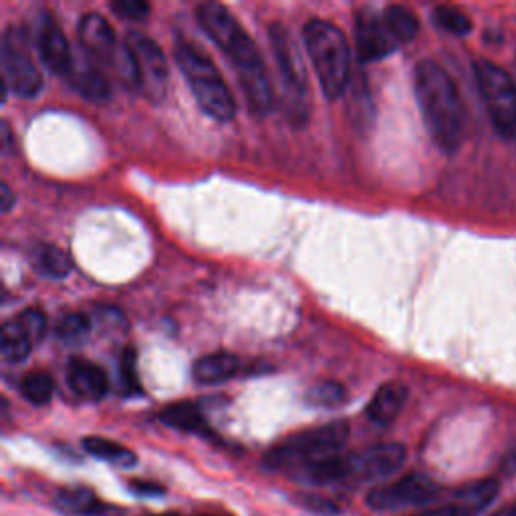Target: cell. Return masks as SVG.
<instances>
[{
  "mask_svg": "<svg viewBox=\"0 0 516 516\" xmlns=\"http://www.w3.org/2000/svg\"><path fill=\"white\" fill-rule=\"evenodd\" d=\"M204 33L232 61L240 87L244 89L248 107L254 115H267L275 105L271 77L252 37L240 27L236 17L218 3H204L196 11Z\"/></svg>",
  "mask_w": 516,
  "mask_h": 516,
  "instance_id": "obj_1",
  "label": "cell"
},
{
  "mask_svg": "<svg viewBox=\"0 0 516 516\" xmlns=\"http://www.w3.org/2000/svg\"><path fill=\"white\" fill-rule=\"evenodd\" d=\"M414 89L432 142L454 154L464 138V107L452 77L436 61H420L414 71Z\"/></svg>",
  "mask_w": 516,
  "mask_h": 516,
  "instance_id": "obj_2",
  "label": "cell"
},
{
  "mask_svg": "<svg viewBox=\"0 0 516 516\" xmlns=\"http://www.w3.org/2000/svg\"><path fill=\"white\" fill-rule=\"evenodd\" d=\"M309 59L327 99H339L351 77V49L347 37L333 23L313 19L303 29Z\"/></svg>",
  "mask_w": 516,
  "mask_h": 516,
  "instance_id": "obj_3",
  "label": "cell"
},
{
  "mask_svg": "<svg viewBox=\"0 0 516 516\" xmlns=\"http://www.w3.org/2000/svg\"><path fill=\"white\" fill-rule=\"evenodd\" d=\"M349 440V424L343 420L299 432L275 446L265 462L273 470L303 472L305 468L337 456Z\"/></svg>",
  "mask_w": 516,
  "mask_h": 516,
  "instance_id": "obj_4",
  "label": "cell"
},
{
  "mask_svg": "<svg viewBox=\"0 0 516 516\" xmlns=\"http://www.w3.org/2000/svg\"><path fill=\"white\" fill-rule=\"evenodd\" d=\"M269 41L279 65L283 111L293 125L303 127L311 115L309 77L303 63V55L283 23H275L269 27Z\"/></svg>",
  "mask_w": 516,
  "mask_h": 516,
  "instance_id": "obj_5",
  "label": "cell"
},
{
  "mask_svg": "<svg viewBox=\"0 0 516 516\" xmlns=\"http://www.w3.org/2000/svg\"><path fill=\"white\" fill-rule=\"evenodd\" d=\"M174 57L194 93L198 107L214 121H230L236 115V103L216 65L188 43L176 45Z\"/></svg>",
  "mask_w": 516,
  "mask_h": 516,
  "instance_id": "obj_6",
  "label": "cell"
},
{
  "mask_svg": "<svg viewBox=\"0 0 516 516\" xmlns=\"http://www.w3.org/2000/svg\"><path fill=\"white\" fill-rule=\"evenodd\" d=\"M474 77L494 132L510 140L516 136V81L488 59L474 61Z\"/></svg>",
  "mask_w": 516,
  "mask_h": 516,
  "instance_id": "obj_7",
  "label": "cell"
},
{
  "mask_svg": "<svg viewBox=\"0 0 516 516\" xmlns=\"http://www.w3.org/2000/svg\"><path fill=\"white\" fill-rule=\"evenodd\" d=\"M129 61V79L154 103L166 99L170 69L158 43L140 31H129L123 41Z\"/></svg>",
  "mask_w": 516,
  "mask_h": 516,
  "instance_id": "obj_8",
  "label": "cell"
},
{
  "mask_svg": "<svg viewBox=\"0 0 516 516\" xmlns=\"http://www.w3.org/2000/svg\"><path fill=\"white\" fill-rule=\"evenodd\" d=\"M0 63H3L5 95L13 91L19 97H35L41 91L43 77L29 53V41L21 29L9 27L5 31Z\"/></svg>",
  "mask_w": 516,
  "mask_h": 516,
  "instance_id": "obj_9",
  "label": "cell"
},
{
  "mask_svg": "<svg viewBox=\"0 0 516 516\" xmlns=\"http://www.w3.org/2000/svg\"><path fill=\"white\" fill-rule=\"evenodd\" d=\"M406 446L398 442L375 444L341 456L343 482H373L396 474L406 462Z\"/></svg>",
  "mask_w": 516,
  "mask_h": 516,
  "instance_id": "obj_10",
  "label": "cell"
},
{
  "mask_svg": "<svg viewBox=\"0 0 516 516\" xmlns=\"http://www.w3.org/2000/svg\"><path fill=\"white\" fill-rule=\"evenodd\" d=\"M440 496V486L426 474H408L392 484L373 488L367 494V506L379 512L408 506H426Z\"/></svg>",
  "mask_w": 516,
  "mask_h": 516,
  "instance_id": "obj_11",
  "label": "cell"
},
{
  "mask_svg": "<svg viewBox=\"0 0 516 516\" xmlns=\"http://www.w3.org/2000/svg\"><path fill=\"white\" fill-rule=\"evenodd\" d=\"M355 43L361 61H377L392 55L400 43L385 27L381 13L373 9H361L355 15Z\"/></svg>",
  "mask_w": 516,
  "mask_h": 516,
  "instance_id": "obj_12",
  "label": "cell"
},
{
  "mask_svg": "<svg viewBox=\"0 0 516 516\" xmlns=\"http://www.w3.org/2000/svg\"><path fill=\"white\" fill-rule=\"evenodd\" d=\"M77 33H79L81 47L91 57V61L103 63V65L119 63L117 39L105 17H101L99 13H87L79 21Z\"/></svg>",
  "mask_w": 516,
  "mask_h": 516,
  "instance_id": "obj_13",
  "label": "cell"
},
{
  "mask_svg": "<svg viewBox=\"0 0 516 516\" xmlns=\"http://www.w3.org/2000/svg\"><path fill=\"white\" fill-rule=\"evenodd\" d=\"M37 47L43 63L61 77H69L75 65V57L71 53L69 41L61 27L53 21V17H43L41 27L37 31Z\"/></svg>",
  "mask_w": 516,
  "mask_h": 516,
  "instance_id": "obj_14",
  "label": "cell"
},
{
  "mask_svg": "<svg viewBox=\"0 0 516 516\" xmlns=\"http://www.w3.org/2000/svg\"><path fill=\"white\" fill-rule=\"evenodd\" d=\"M67 383L75 396L87 402H97L109 392V379L105 371L85 359V357H71L67 363Z\"/></svg>",
  "mask_w": 516,
  "mask_h": 516,
  "instance_id": "obj_15",
  "label": "cell"
},
{
  "mask_svg": "<svg viewBox=\"0 0 516 516\" xmlns=\"http://www.w3.org/2000/svg\"><path fill=\"white\" fill-rule=\"evenodd\" d=\"M406 400H408L406 385L398 381L383 383L371 398L365 414L377 426H390L400 416Z\"/></svg>",
  "mask_w": 516,
  "mask_h": 516,
  "instance_id": "obj_16",
  "label": "cell"
},
{
  "mask_svg": "<svg viewBox=\"0 0 516 516\" xmlns=\"http://www.w3.org/2000/svg\"><path fill=\"white\" fill-rule=\"evenodd\" d=\"M498 488V480L494 478L476 480L458 488L452 494L450 504L464 516H478L484 508H488L494 502V498L498 496Z\"/></svg>",
  "mask_w": 516,
  "mask_h": 516,
  "instance_id": "obj_17",
  "label": "cell"
},
{
  "mask_svg": "<svg viewBox=\"0 0 516 516\" xmlns=\"http://www.w3.org/2000/svg\"><path fill=\"white\" fill-rule=\"evenodd\" d=\"M238 369H240V361L236 355L228 351H216L200 357L192 365V375L198 383L216 385L232 379L238 373Z\"/></svg>",
  "mask_w": 516,
  "mask_h": 516,
  "instance_id": "obj_18",
  "label": "cell"
},
{
  "mask_svg": "<svg viewBox=\"0 0 516 516\" xmlns=\"http://www.w3.org/2000/svg\"><path fill=\"white\" fill-rule=\"evenodd\" d=\"M57 506L63 512L75 516H117V506H109L101 502L91 490L87 488H67L61 490L57 496Z\"/></svg>",
  "mask_w": 516,
  "mask_h": 516,
  "instance_id": "obj_19",
  "label": "cell"
},
{
  "mask_svg": "<svg viewBox=\"0 0 516 516\" xmlns=\"http://www.w3.org/2000/svg\"><path fill=\"white\" fill-rule=\"evenodd\" d=\"M77 93L95 103H105L111 97V87L105 75L93 63H77L73 65L71 75L67 77Z\"/></svg>",
  "mask_w": 516,
  "mask_h": 516,
  "instance_id": "obj_20",
  "label": "cell"
},
{
  "mask_svg": "<svg viewBox=\"0 0 516 516\" xmlns=\"http://www.w3.org/2000/svg\"><path fill=\"white\" fill-rule=\"evenodd\" d=\"M160 422L174 430H180V432H188V434H196V436H204V438L212 436V430L206 424L200 408L190 402L168 406L166 410L160 412Z\"/></svg>",
  "mask_w": 516,
  "mask_h": 516,
  "instance_id": "obj_21",
  "label": "cell"
},
{
  "mask_svg": "<svg viewBox=\"0 0 516 516\" xmlns=\"http://www.w3.org/2000/svg\"><path fill=\"white\" fill-rule=\"evenodd\" d=\"M381 17H383L385 27L390 29V33L394 35V39H396L400 45H406V43L414 41L416 35H418V31H420L418 17H416L408 7L392 5V7L383 9Z\"/></svg>",
  "mask_w": 516,
  "mask_h": 516,
  "instance_id": "obj_22",
  "label": "cell"
},
{
  "mask_svg": "<svg viewBox=\"0 0 516 516\" xmlns=\"http://www.w3.org/2000/svg\"><path fill=\"white\" fill-rule=\"evenodd\" d=\"M83 448L91 454V456H95V458H99V460H105V462H111V464H115V466H123V468H129V466H134L136 464V454L129 450V448H125V446H121V444H117V442H113V440H107V438H101V436H89V438H85L83 440Z\"/></svg>",
  "mask_w": 516,
  "mask_h": 516,
  "instance_id": "obj_23",
  "label": "cell"
},
{
  "mask_svg": "<svg viewBox=\"0 0 516 516\" xmlns=\"http://www.w3.org/2000/svg\"><path fill=\"white\" fill-rule=\"evenodd\" d=\"M33 263L39 273H43L45 277H51V279H65L73 269L71 258L55 244H41L35 250Z\"/></svg>",
  "mask_w": 516,
  "mask_h": 516,
  "instance_id": "obj_24",
  "label": "cell"
},
{
  "mask_svg": "<svg viewBox=\"0 0 516 516\" xmlns=\"http://www.w3.org/2000/svg\"><path fill=\"white\" fill-rule=\"evenodd\" d=\"M35 343L9 319L0 331V353L3 359L9 363H19L25 361L31 353Z\"/></svg>",
  "mask_w": 516,
  "mask_h": 516,
  "instance_id": "obj_25",
  "label": "cell"
},
{
  "mask_svg": "<svg viewBox=\"0 0 516 516\" xmlns=\"http://www.w3.org/2000/svg\"><path fill=\"white\" fill-rule=\"evenodd\" d=\"M19 390L21 396L33 404V406H47L53 398V390H55V383L53 377L45 371H31L27 373L21 383H19Z\"/></svg>",
  "mask_w": 516,
  "mask_h": 516,
  "instance_id": "obj_26",
  "label": "cell"
},
{
  "mask_svg": "<svg viewBox=\"0 0 516 516\" xmlns=\"http://www.w3.org/2000/svg\"><path fill=\"white\" fill-rule=\"evenodd\" d=\"M89 333H91V321L77 311L61 315L55 325V335L65 345H81L87 341Z\"/></svg>",
  "mask_w": 516,
  "mask_h": 516,
  "instance_id": "obj_27",
  "label": "cell"
},
{
  "mask_svg": "<svg viewBox=\"0 0 516 516\" xmlns=\"http://www.w3.org/2000/svg\"><path fill=\"white\" fill-rule=\"evenodd\" d=\"M307 402L317 408H335L345 402V387L339 381H319L307 392Z\"/></svg>",
  "mask_w": 516,
  "mask_h": 516,
  "instance_id": "obj_28",
  "label": "cell"
},
{
  "mask_svg": "<svg viewBox=\"0 0 516 516\" xmlns=\"http://www.w3.org/2000/svg\"><path fill=\"white\" fill-rule=\"evenodd\" d=\"M434 21L442 31L456 37H466L472 31L470 17L456 7H438L434 11Z\"/></svg>",
  "mask_w": 516,
  "mask_h": 516,
  "instance_id": "obj_29",
  "label": "cell"
},
{
  "mask_svg": "<svg viewBox=\"0 0 516 516\" xmlns=\"http://www.w3.org/2000/svg\"><path fill=\"white\" fill-rule=\"evenodd\" d=\"M35 345L45 337L47 333V317L39 309H25L17 317L11 319Z\"/></svg>",
  "mask_w": 516,
  "mask_h": 516,
  "instance_id": "obj_30",
  "label": "cell"
},
{
  "mask_svg": "<svg viewBox=\"0 0 516 516\" xmlns=\"http://www.w3.org/2000/svg\"><path fill=\"white\" fill-rule=\"evenodd\" d=\"M119 375H121V392L125 396L142 394L140 379L136 375V351L125 349L121 355V365H119Z\"/></svg>",
  "mask_w": 516,
  "mask_h": 516,
  "instance_id": "obj_31",
  "label": "cell"
},
{
  "mask_svg": "<svg viewBox=\"0 0 516 516\" xmlns=\"http://www.w3.org/2000/svg\"><path fill=\"white\" fill-rule=\"evenodd\" d=\"M109 7L119 19L134 21V23L146 21L148 15L152 13V7L148 3H142V0H113Z\"/></svg>",
  "mask_w": 516,
  "mask_h": 516,
  "instance_id": "obj_32",
  "label": "cell"
},
{
  "mask_svg": "<svg viewBox=\"0 0 516 516\" xmlns=\"http://www.w3.org/2000/svg\"><path fill=\"white\" fill-rule=\"evenodd\" d=\"M297 502H299L305 510L315 512V514H319V516H331V514H337V512H339V506H337L335 502H331V500H327V498H321V496H315V494H307V492H303V494L297 498Z\"/></svg>",
  "mask_w": 516,
  "mask_h": 516,
  "instance_id": "obj_33",
  "label": "cell"
},
{
  "mask_svg": "<svg viewBox=\"0 0 516 516\" xmlns=\"http://www.w3.org/2000/svg\"><path fill=\"white\" fill-rule=\"evenodd\" d=\"M500 470L508 476H516V444L504 454L502 458V464H500Z\"/></svg>",
  "mask_w": 516,
  "mask_h": 516,
  "instance_id": "obj_34",
  "label": "cell"
},
{
  "mask_svg": "<svg viewBox=\"0 0 516 516\" xmlns=\"http://www.w3.org/2000/svg\"><path fill=\"white\" fill-rule=\"evenodd\" d=\"M13 202H15V198H13L11 188H9L7 184H3V212H9L11 206H13Z\"/></svg>",
  "mask_w": 516,
  "mask_h": 516,
  "instance_id": "obj_35",
  "label": "cell"
},
{
  "mask_svg": "<svg viewBox=\"0 0 516 516\" xmlns=\"http://www.w3.org/2000/svg\"><path fill=\"white\" fill-rule=\"evenodd\" d=\"M140 494H160L162 492V488L160 486H150V484H138V482H134L132 484Z\"/></svg>",
  "mask_w": 516,
  "mask_h": 516,
  "instance_id": "obj_36",
  "label": "cell"
},
{
  "mask_svg": "<svg viewBox=\"0 0 516 516\" xmlns=\"http://www.w3.org/2000/svg\"><path fill=\"white\" fill-rule=\"evenodd\" d=\"M492 516H516V500H514V502H510L508 506L500 508V510H498V512H494Z\"/></svg>",
  "mask_w": 516,
  "mask_h": 516,
  "instance_id": "obj_37",
  "label": "cell"
},
{
  "mask_svg": "<svg viewBox=\"0 0 516 516\" xmlns=\"http://www.w3.org/2000/svg\"><path fill=\"white\" fill-rule=\"evenodd\" d=\"M200 516H228V514H200Z\"/></svg>",
  "mask_w": 516,
  "mask_h": 516,
  "instance_id": "obj_38",
  "label": "cell"
},
{
  "mask_svg": "<svg viewBox=\"0 0 516 516\" xmlns=\"http://www.w3.org/2000/svg\"><path fill=\"white\" fill-rule=\"evenodd\" d=\"M422 516H428V514H422Z\"/></svg>",
  "mask_w": 516,
  "mask_h": 516,
  "instance_id": "obj_39",
  "label": "cell"
}]
</instances>
